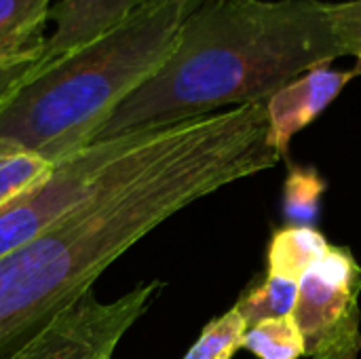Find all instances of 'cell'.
I'll list each match as a JSON object with an SVG mask.
<instances>
[{
	"instance_id": "ba28073f",
	"label": "cell",
	"mask_w": 361,
	"mask_h": 359,
	"mask_svg": "<svg viewBox=\"0 0 361 359\" xmlns=\"http://www.w3.org/2000/svg\"><path fill=\"white\" fill-rule=\"evenodd\" d=\"M53 0H0V104L40 63Z\"/></svg>"
},
{
	"instance_id": "30bf717a",
	"label": "cell",
	"mask_w": 361,
	"mask_h": 359,
	"mask_svg": "<svg viewBox=\"0 0 361 359\" xmlns=\"http://www.w3.org/2000/svg\"><path fill=\"white\" fill-rule=\"evenodd\" d=\"M328 248L330 243L315 226L279 229L269 245V275L298 284Z\"/></svg>"
},
{
	"instance_id": "2e32d148",
	"label": "cell",
	"mask_w": 361,
	"mask_h": 359,
	"mask_svg": "<svg viewBox=\"0 0 361 359\" xmlns=\"http://www.w3.org/2000/svg\"><path fill=\"white\" fill-rule=\"evenodd\" d=\"M328 17L343 55H353L361 63V0L328 2Z\"/></svg>"
},
{
	"instance_id": "3957f363",
	"label": "cell",
	"mask_w": 361,
	"mask_h": 359,
	"mask_svg": "<svg viewBox=\"0 0 361 359\" xmlns=\"http://www.w3.org/2000/svg\"><path fill=\"white\" fill-rule=\"evenodd\" d=\"M195 0H144L102 38L34 70L0 104V154L59 163L87 148L112 110L173 49Z\"/></svg>"
},
{
	"instance_id": "4fadbf2b",
	"label": "cell",
	"mask_w": 361,
	"mask_h": 359,
	"mask_svg": "<svg viewBox=\"0 0 361 359\" xmlns=\"http://www.w3.org/2000/svg\"><path fill=\"white\" fill-rule=\"evenodd\" d=\"M296 296H298V284L296 281L275 277V275H267V279L258 288H254L250 294H245L237 303V309L243 315L247 328H252V326L267 322V320L292 315L294 305H296Z\"/></svg>"
},
{
	"instance_id": "7c38bea8",
	"label": "cell",
	"mask_w": 361,
	"mask_h": 359,
	"mask_svg": "<svg viewBox=\"0 0 361 359\" xmlns=\"http://www.w3.org/2000/svg\"><path fill=\"white\" fill-rule=\"evenodd\" d=\"M243 347L258 359H300L305 355V339L292 315L247 328Z\"/></svg>"
},
{
	"instance_id": "8fae6325",
	"label": "cell",
	"mask_w": 361,
	"mask_h": 359,
	"mask_svg": "<svg viewBox=\"0 0 361 359\" xmlns=\"http://www.w3.org/2000/svg\"><path fill=\"white\" fill-rule=\"evenodd\" d=\"M326 180L313 167H292L283 184V216L290 226H313L319 216Z\"/></svg>"
},
{
	"instance_id": "9c48e42d",
	"label": "cell",
	"mask_w": 361,
	"mask_h": 359,
	"mask_svg": "<svg viewBox=\"0 0 361 359\" xmlns=\"http://www.w3.org/2000/svg\"><path fill=\"white\" fill-rule=\"evenodd\" d=\"M144 0H59L49 8L53 32L47 36L40 66H47L114 30Z\"/></svg>"
},
{
	"instance_id": "5b68a950",
	"label": "cell",
	"mask_w": 361,
	"mask_h": 359,
	"mask_svg": "<svg viewBox=\"0 0 361 359\" xmlns=\"http://www.w3.org/2000/svg\"><path fill=\"white\" fill-rule=\"evenodd\" d=\"M161 290V281H148L112 303H99L87 290L53 313L8 359H110Z\"/></svg>"
},
{
	"instance_id": "9a60e30c",
	"label": "cell",
	"mask_w": 361,
	"mask_h": 359,
	"mask_svg": "<svg viewBox=\"0 0 361 359\" xmlns=\"http://www.w3.org/2000/svg\"><path fill=\"white\" fill-rule=\"evenodd\" d=\"M53 163L32 152H8L0 154V207L38 184Z\"/></svg>"
},
{
	"instance_id": "7a4b0ae2",
	"label": "cell",
	"mask_w": 361,
	"mask_h": 359,
	"mask_svg": "<svg viewBox=\"0 0 361 359\" xmlns=\"http://www.w3.org/2000/svg\"><path fill=\"white\" fill-rule=\"evenodd\" d=\"M338 57L324 0H195L167 59L112 110L91 144L267 102Z\"/></svg>"
},
{
	"instance_id": "8992f818",
	"label": "cell",
	"mask_w": 361,
	"mask_h": 359,
	"mask_svg": "<svg viewBox=\"0 0 361 359\" xmlns=\"http://www.w3.org/2000/svg\"><path fill=\"white\" fill-rule=\"evenodd\" d=\"M135 133L89 144L53 165L32 188L0 207V258L21 248L82 201L108 167L133 144Z\"/></svg>"
},
{
	"instance_id": "277c9868",
	"label": "cell",
	"mask_w": 361,
	"mask_h": 359,
	"mask_svg": "<svg viewBox=\"0 0 361 359\" xmlns=\"http://www.w3.org/2000/svg\"><path fill=\"white\" fill-rule=\"evenodd\" d=\"M361 267L349 248L330 245L300 277L292 311L311 359H357L361 353Z\"/></svg>"
},
{
	"instance_id": "5bb4252c",
	"label": "cell",
	"mask_w": 361,
	"mask_h": 359,
	"mask_svg": "<svg viewBox=\"0 0 361 359\" xmlns=\"http://www.w3.org/2000/svg\"><path fill=\"white\" fill-rule=\"evenodd\" d=\"M247 324L237 307L209 322L182 359H233L243 347Z\"/></svg>"
},
{
	"instance_id": "6da1fadb",
	"label": "cell",
	"mask_w": 361,
	"mask_h": 359,
	"mask_svg": "<svg viewBox=\"0 0 361 359\" xmlns=\"http://www.w3.org/2000/svg\"><path fill=\"white\" fill-rule=\"evenodd\" d=\"M279 161L269 144L267 102L135 131L82 201L0 258V347L91 290L178 212Z\"/></svg>"
},
{
	"instance_id": "52a82bcc",
	"label": "cell",
	"mask_w": 361,
	"mask_h": 359,
	"mask_svg": "<svg viewBox=\"0 0 361 359\" xmlns=\"http://www.w3.org/2000/svg\"><path fill=\"white\" fill-rule=\"evenodd\" d=\"M361 74V63L351 70H334L330 63L317 66L267 99L269 116V144L279 157H288L292 138L309 127L328 106L343 93V89Z\"/></svg>"
}]
</instances>
